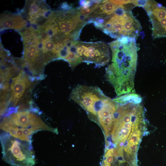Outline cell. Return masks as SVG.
<instances>
[{
  "label": "cell",
  "instance_id": "1",
  "mask_svg": "<svg viewBox=\"0 0 166 166\" xmlns=\"http://www.w3.org/2000/svg\"><path fill=\"white\" fill-rule=\"evenodd\" d=\"M112 63L106 69V76L118 96L134 93L138 47L135 38L124 37L109 43Z\"/></svg>",
  "mask_w": 166,
  "mask_h": 166
},
{
  "label": "cell",
  "instance_id": "2",
  "mask_svg": "<svg viewBox=\"0 0 166 166\" xmlns=\"http://www.w3.org/2000/svg\"><path fill=\"white\" fill-rule=\"evenodd\" d=\"M135 6L134 0L132 3L119 5L113 13L103 18L100 29L113 38H136L142 27L131 11Z\"/></svg>",
  "mask_w": 166,
  "mask_h": 166
},
{
  "label": "cell",
  "instance_id": "3",
  "mask_svg": "<svg viewBox=\"0 0 166 166\" xmlns=\"http://www.w3.org/2000/svg\"><path fill=\"white\" fill-rule=\"evenodd\" d=\"M34 113L26 111L5 116L1 122L0 128L16 138L30 142L32 135L38 131L56 132L55 129L48 126Z\"/></svg>",
  "mask_w": 166,
  "mask_h": 166
},
{
  "label": "cell",
  "instance_id": "4",
  "mask_svg": "<svg viewBox=\"0 0 166 166\" xmlns=\"http://www.w3.org/2000/svg\"><path fill=\"white\" fill-rule=\"evenodd\" d=\"M2 158L12 166H34L35 155L31 142L3 131L0 135Z\"/></svg>",
  "mask_w": 166,
  "mask_h": 166
},
{
  "label": "cell",
  "instance_id": "5",
  "mask_svg": "<svg viewBox=\"0 0 166 166\" xmlns=\"http://www.w3.org/2000/svg\"><path fill=\"white\" fill-rule=\"evenodd\" d=\"M77 53L82 62L94 63L100 67L107 64L110 59L109 46L104 42L77 41Z\"/></svg>",
  "mask_w": 166,
  "mask_h": 166
},
{
  "label": "cell",
  "instance_id": "6",
  "mask_svg": "<svg viewBox=\"0 0 166 166\" xmlns=\"http://www.w3.org/2000/svg\"><path fill=\"white\" fill-rule=\"evenodd\" d=\"M142 7L152 24V38L166 37V8L153 0H145Z\"/></svg>",
  "mask_w": 166,
  "mask_h": 166
},
{
  "label": "cell",
  "instance_id": "7",
  "mask_svg": "<svg viewBox=\"0 0 166 166\" xmlns=\"http://www.w3.org/2000/svg\"><path fill=\"white\" fill-rule=\"evenodd\" d=\"M30 83L24 72L21 71L18 75L14 78L11 84V96L10 101L15 106L25 92Z\"/></svg>",
  "mask_w": 166,
  "mask_h": 166
},
{
  "label": "cell",
  "instance_id": "8",
  "mask_svg": "<svg viewBox=\"0 0 166 166\" xmlns=\"http://www.w3.org/2000/svg\"><path fill=\"white\" fill-rule=\"evenodd\" d=\"M26 24V21L20 15L6 13L1 15V30L13 29L20 30L24 29Z\"/></svg>",
  "mask_w": 166,
  "mask_h": 166
},
{
  "label": "cell",
  "instance_id": "9",
  "mask_svg": "<svg viewBox=\"0 0 166 166\" xmlns=\"http://www.w3.org/2000/svg\"><path fill=\"white\" fill-rule=\"evenodd\" d=\"M48 7V6L43 1H27L23 12L26 15L27 20H29Z\"/></svg>",
  "mask_w": 166,
  "mask_h": 166
},
{
  "label": "cell",
  "instance_id": "10",
  "mask_svg": "<svg viewBox=\"0 0 166 166\" xmlns=\"http://www.w3.org/2000/svg\"><path fill=\"white\" fill-rule=\"evenodd\" d=\"M141 128H138L131 132L126 141V143L138 145L140 142L142 132Z\"/></svg>",
  "mask_w": 166,
  "mask_h": 166
},
{
  "label": "cell",
  "instance_id": "11",
  "mask_svg": "<svg viewBox=\"0 0 166 166\" xmlns=\"http://www.w3.org/2000/svg\"><path fill=\"white\" fill-rule=\"evenodd\" d=\"M113 149L108 150L105 155L103 166H110L113 160Z\"/></svg>",
  "mask_w": 166,
  "mask_h": 166
},
{
  "label": "cell",
  "instance_id": "12",
  "mask_svg": "<svg viewBox=\"0 0 166 166\" xmlns=\"http://www.w3.org/2000/svg\"><path fill=\"white\" fill-rule=\"evenodd\" d=\"M40 52L38 54H36L31 52L24 51V57L26 58V60H27L28 62L31 63L37 56L38 55Z\"/></svg>",
  "mask_w": 166,
  "mask_h": 166
}]
</instances>
